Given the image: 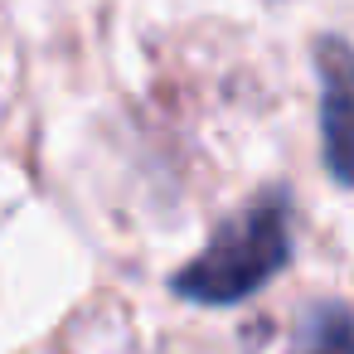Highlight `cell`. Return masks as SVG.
<instances>
[{
  "instance_id": "6da1fadb",
  "label": "cell",
  "mask_w": 354,
  "mask_h": 354,
  "mask_svg": "<svg viewBox=\"0 0 354 354\" xmlns=\"http://www.w3.org/2000/svg\"><path fill=\"white\" fill-rule=\"evenodd\" d=\"M291 252V209L286 194H262L243 214H233L214 243L175 277V291L204 306H228L267 286Z\"/></svg>"
},
{
  "instance_id": "7a4b0ae2",
  "label": "cell",
  "mask_w": 354,
  "mask_h": 354,
  "mask_svg": "<svg viewBox=\"0 0 354 354\" xmlns=\"http://www.w3.org/2000/svg\"><path fill=\"white\" fill-rule=\"evenodd\" d=\"M320 83H325V151L335 180H349V54L339 39L320 49Z\"/></svg>"
},
{
  "instance_id": "3957f363",
  "label": "cell",
  "mask_w": 354,
  "mask_h": 354,
  "mask_svg": "<svg viewBox=\"0 0 354 354\" xmlns=\"http://www.w3.org/2000/svg\"><path fill=\"white\" fill-rule=\"evenodd\" d=\"M296 354H354L349 310L339 301H325V306L306 310L301 335H296Z\"/></svg>"
}]
</instances>
